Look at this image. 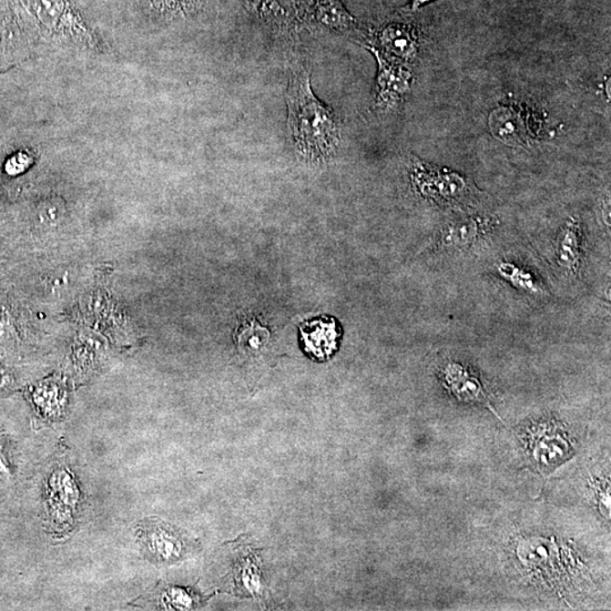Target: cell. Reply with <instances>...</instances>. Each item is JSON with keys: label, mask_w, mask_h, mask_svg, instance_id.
Returning a JSON list of instances; mask_svg holds the SVG:
<instances>
[{"label": "cell", "mask_w": 611, "mask_h": 611, "mask_svg": "<svg viewBox=\"0 0 611 611\" xmlns=\"http://www.w3.org/2000/svg\"><path fill=\"white\" fill-rule=\"evenodd\" d=\"M308 64L293 60L286 93L288 126L298 158L321 165L337 156L342 142V125L331 107L317 99L311 88Z\"/></svg>", "instance_id": "cell-1"}, {"label": "cell", "mask_w": 611, "mask_h": 611, "mask_svg": "<svg viewBox=\"0 0 611 611\" xmlns=\"http://www.w3.org/2000/svg\"><path fill=\"white\" fill-rule=\"evenodd\" d=\"M46 35L60 41L97 48L99 40L68 0H21Z\"/></svg>", "instance_id": "cell-2"}, {"label": "cell", "mask_w": 611, "mask_h": 611, "mask_svg": "<svg viewBox=\"0 0 611 611\" xmlns=\"http://www.w3.org/2000/svg\"><path fill=\"white\" fill-rule=\"evenodd\" d=\"M529 449L535 464L541 469H554L571 458L572 445L565 433L553 424L533 428Z\"/></svg>", "instance_id": "cell-3"}, {"label": "cell", "mask_w": 611, "mask_h": 611, "mask_svg": "<svg viewBox=\"0 0 611 611\" xmlns=\"http://www.w3.org/2000/svg\"><path fill=\"white\" fill-rule=\"evenodd\" d=\"M141 541L148 556L158 563L170 564L180 561L189 552L188 540L178 531L161 522L148 521L142 526Z\"/></svg>", "instance_id": "cell-4"}, {"label": "cell", "mask_w": 611, "mask_h": 611, "mask_svg": "<svg viewBox=\"0 0 611 611\" xmlns=\"http://www.w3.org/2000/svg\"><path fill=\"white\" fill-rule=\"evenodd\" d=\"M374 54L380 66L374 91L375 105L382 109L395 108L408 92L412 76L399 63Z\"/></svg>", "instance_id": "cell-5"}, {"label": "cell", "mask_w": 611, "mask_h": 611, "mask_svg": "<svg viewBox=\"0 0 611 611\" xmlns=\"http://www.w3.org/2000/svg\"><path fill=\"white\" fill-rule=\"evenodd\" d=\"M441 379L443 384L455 395V398L463 401V402L482 403L494 412L482 382L468 368L460 365L458 362L447 363L445 367L442 368Z\"/></svg>", "instance_id": "cell-6"}, {"label": "cell", "mask_w": 611, "mask_h": 611, "mask_svg": "<svg viewBox=\"0 0 611 611\" xmlns=\"http://www.w3.org/2000/svg\"><path fill=\"white\" fill-rule=\"evenodd\" d=\"M377 48L370 46V50L380 54L382 57L395 60H408L416 54L417 41L413 32L408 26L392 23L382 27L377 36ZM396 63V62H395Z\"/></svg>", "instance_id": "cell-7"}, {"label": "cell", "mask_w": 611, "mask_h": 611, "mask_svg": "<svg viewBox=\"0 0 611 611\" xmlns=\"http://www.w3.org/2000/svg\"><path fill=\"white\" fill-rule=\"evenodd\" d=\"M305 349L312 358L325 361L337 347L338 331L333 321H315L301 326Z\"/></svg>", "instance_id": "cell-8"}, {"label": "cell", "mask_w": 611, "mask_h": 611, "mask_svg": "<svg viewBox=\"0 0 611 611\" xmlns=\"http://www.w3.org/2000/svg\"><path fill=\"white\" fill-rule=\"evenodd\" d=\"M583 235L580 223L571 219L562 228L557 238L556 259L561 269L575 274L581 268Z\"/></svg>", "instance_id": "cell-9"}, {"label": "cell", "mask_w": 611, "mask_h": 611, "mask_svg": "<svg viewBox=\"0 0 611 611\" xmlns=\"http://www.w3.org/2000/svg\"><path fill=\"white\" fill-rule=\"evenodd\" d=\"M488 229V221L482 219H465L452 222L442 235V244L451 249H468L477 242Z\"/></svg>", "instance_id": "cell-10"}, {"label": "cell", "mask_w": 611, "mask_h": 611, "mask_svg": "<svg viewBox=\"0 0 611 611\" xmlns=\"http://www.w3.org/2000/svg\"><path fill=\"white\" fill-rule=\"evenodd\" d=\"M25 48V42H23L17 25H14L11 17L0 12V66L14 63Z\"/></svg>", "instance_id": "cell-11"}, {"label": "cell", "mask_w": 611, "mask_h": 611, "mask_svg": "<svg viewBox=\"0 0 611 611\" xmlns=\"http://www.w3.org/2000/svg\"><path fill=\"white\" fill-rule=\"evenodd\" d=\"M316 17L321 25L333 30L347 31L354 26L353 17L339 0H317Z\"/></svg>", "instance_id": "cell-12"}, {"label": "cell", "mask_w": 611, "mask_h": 611, "mask_svg": "<svg viewBox=\"0 0 611 611\" xmlns=\"http://www.w3.org/2000/svg\"><path fill=\"white\" fill-rule=\"evenodd\" d=\"M498 273L506 281L513 284L521 290L536 293L539 291L538 283L533 274L517 265L508 262H501L497 265Z\"/></svg>", "instance_id": "cell-13"}, {"label": "cell", "mask_w": 611, "mask_h": 611, "mask_svg": "<svg viewBox=\"0 0 611 611\" xmlns=\"http://www.w3.org/2000/svg\"><path fill=\"white\" fill-rule=\"evenodd\" d=\"M160 605L165 609H191L195 606V596L180 587H171L161 596Z\"/></svg>", "instance_id": "cell-14"}, {"label": "cell", "mask_w": 611, "mask_h": 611, "mask_svg": "<svg viewBox=\"0 0 611 611\" xmlns=\"http://www.w3.org/2000/svg\"><path fill=\"white\" fill-rule=\"evenodd\" d=\"M199 0H151L152 7L161 15L177 16L196 7Z\"/></svg>", "instance_id": "cell-15"}, {"label": "cell", "mask_w": 611, "mask_h": 611, "mask_svg": "<svg viewBox=\"0 0 611 611\" xmlns=\"http://www.w3.org/2000/svg\"><path fill=\"white\" fill-rule=\"evenodd\" d=\"M253 323L251 328L246 329L240 335V343L242 349L258 350L268 339V331Z\"/></svg>", "instance_id": "cell-16"}, {"label": "cell", "mask_w": 611, "mask_h": 611, "mask_svg": "<svg viewBox=\"0 0 611 611\" xmlns=\"http://www.w3.org/2000/svg\"><path fill=\"white\" fill-rule=\"evenodd\" d=\"M426 2H428V0H413L414 6H416V7L419 6V5H422V4L426 3Z\"/></svg>", "instance_id": "cell-17"}, {"label": "cell", "mask_w": 611, "mask_h": 611, "mask_svg": "<svg viewBox=\"0 0 611 611\" xmlns=\"http://www.w3.org/2000/svg\"><path fill=\"white\" fill-rule=\"evenodd\" d=\"M4 379H5V374L2 371H0V385H2L3 382H5Z\"/></svg>", "instance_id": "cell-18"}]
</instances>
